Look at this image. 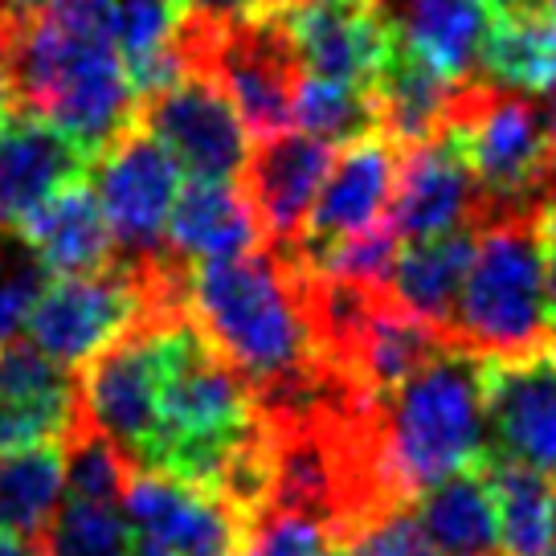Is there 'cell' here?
Returning a JSON list of instances; mask_svg holds the SVG:
<instances>
[{
    "mask_svg": "<svg viewBox=\"0 0 556 556\" xmlns=\"http://www.w3.org/2000/svg\"><path fill=\"white\" fill-rule=\"evenodd\" d=\"M127 556H176V553L160 548V544H148V540H136V548H131Z\"/></svg>",
    "mask_w": 556,
    "mask_h": 556,
    "instance_id": "e575fe53",
    "label": "cell"
},
{
    "mask_svg": "<svg viewBox=\"0 0 556 556\" xmlns=\"http://www.w3.org/2000/svg\"><path fill=\"white\" fill-rule=\"evenodd\" d=\"M319 4H381V0H319Z\"/></svg>",
    "mask_w": 556,
    "mask_h": 556,
    "instance_id": "74e56055",
    "label": "cell"
},
{
    "mask_svg": "<svg viewBox=\"0 0 556 556\" xmlns=\"http://www.w3.org/2000/svg\"><path fill=\"white\" fill-rule=\"evenodd\" d=\"M491 454L544 475L556 486V356L486 361Z\"/></svg>",
    "mask_w": 556,
    "mask_h": 556,
    "instance_id": "7c38bea8",
    "label": "cell"
},
{
    "mask_svg": "<svg viewBox=\"0 0 556 556\" xmlns=\"http://www.w3.org/2000/svg\"><path fill=\"white\" fill-rule=\"evenodd\" d=\"M62 463H66V495L70 500H87V504H115L119 507L123 486L131 479V463L127 454L90 430L87 421L62 442Z\"/></svg>",
    "mask_w": 556,
    "mask_h": 556,
    "instance_id": "83f0119b",
    "label": "cell"
},
{
    "mask_svg": "<svg viewBox=\"0 0 556 556\" xmlns=\"http://www.w3.org/2000/svg\"><path fill=\"white\" fill-rule=\"evenodd\" d=\"M544 556H556V540H553V548H548V553H544Z\"/></svg>",
    "mask_w": 556,
    "mask_h": 556,
    "instance_id": "60d3db41",
    "label": "cell"
},
{
    "mask_svg": "<svg viewBox=\"0 0 556 556\" xmlns=\"http://www.w3.org/2000/svg\"><path fill=\"white\" fill-rule=\"evenodd\" d=\"M66 495V463L58 442L0 451V532L41 540Z\"/></svg>",
    "mask_w": 556,
    "mask_h": 556,
    "instance_id": "cb8c5ba5",
    "label": "cell"
},
{
    "mask_svg": "<svg viewBox=\"0 0 556 556\" xmlns=\"http://www.w3.org/2000/svg\"><path fill=\"white\" fill-rule=\"evenodd\" d=\"M189 312L180 299L152 291L136 270L111 262L94 275H58L25 315V340L62 368H83L143 315Z\"/></svg>",
    "mask_w": 556,
    "mask_h": 556,
    "instance_id": "8992f818",
    "label": "cell"
},
{
    "mask_svg": "<svg viewBox=\"0 0 556 556\" xmlns=\"http://www.w3.org/2000/svg\"><path fill=\"white\" fill-rule=\"evenodd\" d=\"M119 507L136 540L176 556H242L254 532V523L222 495L164 470H131Z\"/></svg>",
    "mask_w": 556,
    "mask_h": 556,
    "instance_id": "9c48e42d",
    "label": "cell"
},
{
    "mask_svg": "<svg viewBox=\"0 0 556 556\" xmlns=\"http://www.w3.org/2000/svg\"><path fill=\"white\" fill-rule=\"evenodd\" d=\"M37 544L41 556H127L136 548V532L115 504H87L66 495Z\"/></svg>",
    "mask_w": 556,
    "mask_h": 556,
    "instance_id": "4316f807",
    "label": "cell"
},
{
    "mask_svg": "<svg viewBox=\"0 0 556 556\" xmlns=\"http://www.w3.org/2000/svg\"><path fill=\"white\" fill-rule=\"evenodd\" d=\"M185 307L254 389L262 417L299 414L348 384L319 361L295 262L270 245L192 266Z\"/></svg>",
    "mask_w": 556,
    "mask_h": 556,
    "instance_id": "6da1fadb",
    "label": "cell"
},
{
    "mask_svg": "<svg viewBox=\"0 0 556 556\" xmlns=\"http://www.w3.org/2000/svg\"><path fill=\"white\" fill-rule=\"evenodd\" d=\"M176 192H180V164L139 123L111 152L94 160V197L115 238L119 266L136 275H160V270L185 266L164 242Z\"/></svg>",
    "mask_w": 556,
    "mask_h": 556,
    "instance_id": "52a82bcc",
    "label": "cell"
},
{
    "mask_svg": "<svg viewBox=\"0 0 556 556\" xmlns=\"http://www.w3.org/2000/svg\"><path fill=\"white\" fill-rule=\"evenodd\" d=\"M393 29L451 83L479 78V50L491 29L486 0H381Z\"/></svg>",
    "mask_w": 556,
    "mask_h": 556,
    "instance_id": "ffe728a7",
    "label": "cell"
},
{
    "mask_svg": "<svg viewBox=\"0 0 556 556\" xmlns=\"http://www.w3.org/2000/svg\"><path fill=\"white\" fill-rule=\"evenodd\" d=\"M409 511L438 556H507L486 463L438 479L409 504Z\"/></svg>",
    "mask_w": 556,
    "mask_h": 556,
    "instance_id": "d6986e66",
    "label": "cell"
},
{
    "mask_svg": "<svg viewBox=\"0 0 556 556\" xmlns=\"http://www.w3.org/2000/svg\"><path fill=\"white\" fill-rule=\"evenodd\" d=\"M438 136L467 160L491 213L540 205L556 156V123L544 99L483 78L458 83Z\"/></svg>",
    "mask_w": 556,
    "mask_h": 556,
    "instance_id": "277c9868",
    "label": "cell"
},
{
    "mask_svg": "<svg viewBox=\"0 0 556 556\" xmlns=\"http://www.w3.org/2000/svg\"><path fill=\"white\" fill-rule=\"evenodd\" d=\"M185 312L143 315L115 344L90 356L78 377V414L90 430L111 438L127 463L143 470L160 438V389L168 365V336Z\"/></svg>",
    "mask_w": 556,
    "mask_h": 556,
    "instance_id": "5b68a950",
    "label": "cell"
},
{
    "mask_svg": "<svg viewBox=\"0 0 556 556\" xmlns=\"http://www.w3.org/2000/svg\"><path fill=\"white\" fill-rule=\"evenodd\" d=\"M553 356H556V324H553Z\"/></svg>",
    "mask_w": 556,
    "mask_h": 556,
    "instance_id": "ab89813d",
    "label": "cell"
},
{
    "mask_svg": "<svg viewBox=\"0 0 556 556\" xmlns=\"http://www.w3.org/2000/svg\"><path fill=\"white\" fill-rule=\"evenodd\" d=\"M164 242L185 266H201V262L254 254L266 245V233L242 189L226 180H189L176 192Z\"/></svg>",
    "mask_w": 556,
    "mask_h": 556,
    "instance_id": "e0dca14e",
    "label": "cell"
},
{
    "mask_svg": "<svg viewBox=\"0 0 556 556\" xmlns=\"http://www.w3.org/2000/svg\"><path fill=\"white\" fill-rule=\"evenodd\" d=\"M544 103H548V115H553V123H556V87L544 94Z\"/></svg>",
    "mask_w": 556,
    "mask_h": 556,
    "instance_id": "f35d334b",
    "label": "cell"
},
{
    "mask_svg": "<svg viewBox=\"0 0 556 556\" xmlns=\"http://www.w3.org/2000/svg\"><path fill=\"white\" fill-rule=\"evenodd\" d=\"M303 74L368 90L384 58L397 46V29L381 4H319V0H282L275 13Z\"/></svg>",
    "mask_w": 556,
    "mask_h": 556,
    "instance_id": "30bf717a",
    "label": "cell"
},
{
    "mask_svg": "<svg viewBox=\"0 0 556 556\" xmlns=\"http://www.w3.org/2000/svg\"><path fill=\"white\" fill-rule=\"evenodd\" d=\"M9 340H17V331H13L9 324H4V319H0V348L9 344Z\"/></svg>",
    "mask_w": 556,
    "mask_h": 556,
    "instance_id": "8d00e7d4",
    "label": "cell"
},
{
    "mask_svg": "<svg viewBox=\"0 0 556 556\" xmlns=\"http://www.w3.org/2000/svg\"><path fill=\"white\" fill-rule=\"evenodd\" d=\"M242 556H331V532L295 511H266Z\"/></svg>",
    "mask_w": 556,
    "mask_h": 556,
    "instance_id": "f1b7e54d",
    "label": "cell"
},
{
    "mask_svg": "<svg viewBox=\"0 0 556 556\" xmlns=\"http://www.w3.org/2000/svg\"><path fill=\"white\" fill-rule=\"evenodd\" d=\"M470 258H475V226L421 238V242H401V254L389 275V295L451 340L454 303L467 282Z\"/></svg>",
    "mask_w": 556,
    "mask_h": 556,
    "instance_id": "7402d4cb",
    "label": "cell"
},
{
    "mask_svg": "<svg viewBox=\"0 0 556 556\" xmlns=\"http://www.w3.org/2000/svg\"><path fill=\"white\" fill-rule=\"evenodd\" d=\"M136 123L164 143L192 180H242L250 160V131L238 106L208 74L189 70L168 87L139 94Z\"/></svg>",
    "mask_w": 556,
    "mask_h": 556,
    "instance_id": "ba28073f",
    "label": "cell"
},
{
    "mask_svg": "<svg viewBox=\"0 0 556 556\" xmlns=\"http://www.w3.org/2000/svg\"><path fill=\"white\" fill-rule=\"evenodd\" d=\"M331 148L303 131H278L258 139L242 173V192L258 217L266 245L291 254L307 229L319 185L328 176Z\"/></svg>",
    "mask_w": 556,
    "mask_h": 556,
    "instance_id": "5bb4252c",
    "label": "cell"
},
{
    "mask_svg": "<svg viewBox=\"0 0 556 556\" xmlns=\"http://www.w3.org/2000/svg\"><path fill=\"white\" fill-rule=\"evenodd\" d=\"M278 9H282V0H180V21L222 34V29L270 21Z\"/></svg>",
    "mask_w": 556,
    "mask_h": 556,
    "instance_id": "4dcf8cb0",
    "label": "cell"
},
{
    "mask_svg": "<svg viewBox=\"0 0 556 556\" xmlns=\"http://www.w3.org/2000/svg\"><path fill=\"white\" fill-rule=\"evenodd\" d=\"M486 361L442 344L426 365L381 397V463L397 504L454 470L486 463Z\"/></svg>",
    "mask_w": 556,
    "mask_h": 556,
    "instance_id": "7a4b0ae2",
    "label": "cell"
},
{
    "mask_svg": "<svg viewBox=\"0 0 556 556\" xmlns=\"http://www.w3.org/2000/svg\"><path fill=\"white\" fill-rule=\"evenodd\" d=\"M486 217L491 205L451 139L434 136L417 148H405L397 192L389 205V222L401 233V242H421L467 226L479 229Z\"/></svg>",
    "mask_w": 556,
    "mask_h": 556,
    "instance_id": "4fadbf2b",
    "label": "cell"
},
{
    "mask_svg": "<svg viewBox=\"0 0 556 556\" xmlns=\"http://www.w3.org/2000/svg\"><path fill=\"white\" fill-rule=\"evenodd\" d=\"M87 152L34 111L0 123V226L17 229L41 201L74 180H87Z\"/></svg>",
    "mask_w": 556,
    "mask_h": 556,
    "instance_id": "2e32d148",
    "label": "cell"
},
{
    "mask_svg": "<svg viewBox=\"0 0 556 556\" xmlns=\"http://www.w3.org/2000/svg\"><path fill=\"white\" fill-rule=\"evenodd\" d=\"M540 217V245H544V287H548V307L556 324V197H544L536 205Z\"/></svg>",
    "mask_w": 556,
    "mask_h": 556,
    "instance_id": "1f68e13d",
    "label": "cell"
},
{
    "mask_svg": "<svg viewBox=\"0 0 556 556\" xmlns=\"http://www.w3.org/2000/svg\"><path fill=\"white\" fill-rule=\"evenodd\" d=\"M0 238H4V226H0Z\"/></svg>",
    "mask_w": 556,
    "mask_h": 556,
    "instance_id": "b9f144b4",
    "label": "cell"
},
{
    "mask_svg": "<svg viewBox=\"0 0 556 556\" xmlns=\"http://www.w3.org/2000/svg\"><path fill=\"white\" fill-rule=\"evenodd\" d=\"M483 83L520 94H548L556 87V13H491V29L479 50Z\"/></svg>",
    "mask_w": 556,
    "mask_h": 556,
    "instance_id": "603a6c76",
    "label": "cell"
},
{
    "mask_svg": "<svg viewBox=\"0 0 556 556\" xmlns=\"http://www.w3.org/2000/svg\"><path fill=\"white\" fill-rule=\"evenodd\" d=\"M348 544H356L365 556H438L434 544L426 540V532L417 528L409 504L381 511L377 520L365 523Z\"/></svg>",
    "mask_w": 556,
    "mask_h": 556,
    "instance_id": "f546056e",
    "label": "cell"
},
{
    "mask_svg": "<svg viewBox=\"0 0 556 556\" xmlns=\"http://www.w3.org/2000/svg\"><path fill=\"white\" fill-rule=\"evenodd\" d=\"M83 426L78 381L29 340L0 348V451L66 442Z\"/></svg>",
    "mask_w": 556,
    "mask_h": 556,
    "instance_id": "9a60e30c",
    "label": "cell"
},
{
    "mask_svg": "<svg viewBox=\"0 0 556 556\" xmlns=\"http://www.w3.org/2000/svg\"><path fill=\"white\" fill-rule=\"evenodd\" d=\"M451 344L470 348L483 361L553 352L536 205L500 208L475 229V258L454 303Z\"/></svg>",
    "mask_w": 556,
    "mask_h": 556,
    "instance_id": "3957f363",
    "label": "cell"
},
{
    "mask_svg": "<svg viewBox=\"0 0 556 556\" xmlns=\"http://www.w3.org/2000/svg\"><path fill=\"white\" fill-rule=\"evenodd\" d=\"M13 233L34 250L53 278L94 275V270H106L115 262V238H111L103 205L87 180H74L66 189H58Z\"/></svg>",
    "mask_w": 556,
    "mask_h": 556,
    "instance_id": "ac0fdd59",
    "label": "cell"
},
{
    "mask_svg": "<svg viewBox=\"0 0 556 556\" xmlns=\"http://www.w3.org/2000/svg\"><path fill=\"white\" fill-rule=\"evenodd\" d=\"M0 556H41V544L13 532H0Z\"/></svg>",
    "mask_w": 556,
    "mask_h": 556,
    "instance_id": "d6a6232c",
    "label": "cell"
},
{
    "mask_svg": "<svg viewBox=\"0 0 556 556\" xmlns=\"http://www.w3.org/2000/svg\"><path fill=\"white\" fill-rule=\"evenodd\" d=\"M401 156H405V148L393 143L384 131H368V136L344 143V152L331 156L307 229L291 254H312V250H324L340 238L365 233L377 222H384L393 192H397Z\"/></svg>",
    "mask_w": 556,
    "mask_h": 556,
    "instance_id": "8fae6325",
    "label": "cell"
},
{
    "mask_svg": "<svg viewBox=\"0 0 556 556\" xmlns=\"http://www.w3.org/2000/svg\"><path fill=\"white\" fill-rule=\"evenodd\" d=\"M486 479L500 507V536L507 556H544L556 540V486L536 470L486 458Z\"/></svg>",
    "mask_w": 556,
    "mask_h": 556,
    "instance_id": "d4e9b609",
    "label": "cell"
},
{
    "mask_svg": "<svg viewBox=\"0 0 556 556\" xmlns=\"http://www.w3.org/2000/svg\"><path fill=\"white\" fill-rule=\"evenodd\" d=\"M454 90H458V83L442 78L397 34V46L384 58L377 83L368 87L372 106H377V131H384L401 148H417V143L434 139L442 131V123H446Z\"/></svg>",
    "mask_w": 556,
    "mask_h": 556,
    "instance_id": "44dd1931",
    "label": "cell"
},
{
    "mask_svg": "<svg viewBox=\"0 0 556 556\" xmlns=\"http://www.w3.org/2000/svg\"><path fill=\"white\" fill-rule=\"evenodd\" d=\"M331 556H365L356 544H348V540H331Z\"/></svg>",
    "mask_w": 556,
    "mask_h": 556,
    "instance_id": "d590c367",
    "label": "cell"
},
{
    "mask_svg": "<svg viewBox=\"0 0 556 556\" xmlns=\"http://www.w3.org/2000/svg\"><path fill=\"white\" fill-rule=\"evenodd\" d=\"M13 111H17V99H13V87H9V74L0 66V123L9 119Z\"/></svg>",
    "mask_w": 556,
    "mask_h": 556,
    "instance_id": "836d02e7",
    "label": "cell"
},
{
    "mask_svg": "<svg viewBox=\"0 0 556 556\" xmlns=\"http://www.w3.org/2000/svg\"><path fill=\"white\" fill-rule=\"evenodd\" d=\"M291 127H299L303 136L319 139V143H328V148H336V143H352V139L377 131V106H372L368 90L303 74L295 87Z\"/></svg>",
    "mask_w": 556,
    "mask_h": 556,
    "instance_id": "484cf974",
    "label": "cell"
}]
</instances>
